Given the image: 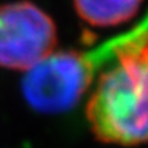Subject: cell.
I'll use <instances>...</instances> for the list:
<instances>
[{
  "instance_id": "obj_4",
  "label": "cell",
  "mask_w": 148,
  "mask_h": 148,
  "mask_svg": "<svg viewBox=\"0 0 148 148\" xmlns=\"http://www.w3.org/2000/svg\"><path fill=\"white\" fill-rule=\"evenodd\" d=\"M143 0H73L78 16L90 26L110 27L137 14Z\"/></svg>"
},
{
  "instance_id": "obj_2",
  "label": "cell",
  "mask_w": 148,
  "mask_h": 148,
  "mask_svg": "<svg viewBox=\"0 0 148 148\" xmlns=\"http://www.w3.org/2000/svg\"><path fill=\"white\" fill-rule=\"evenodd\" d=\"M97 66L92 52H52L27 70L22 79L23 97L37 112H64L82 97Z\"/></svg>"
},
{
  "instance_id": "obj_3",
  "label": "cell",
  "mask_w": 148,
  "mask_h": 148,
  "mask_svg": "<svg viewBox=\"0 0 148 148\" xmlns=\"http://www.w3.org/2000/svg\"><path fill=\"white\" fill-rule=\"evenodd\" d=\"M56 26L52 18L30 1L0 5V67L29 70L53 52Z\"/></svg>"
},
{
  "instance_id": "obj_1",
  "label": "cell",
  "mask_w": 148,
  "mask_h": 148,
  "mask_svg": "<svg viewBox=\"0 0 148 148\" xmlns=\"http://www.w3.org/2000/svg\"><path fill=\"white\" fill-rule=\"evenodd\" d=\"M116 41V63L101 74L86 118L100 141L137 145L148 141V33Z\"/></svg>"
}]
</instances>
